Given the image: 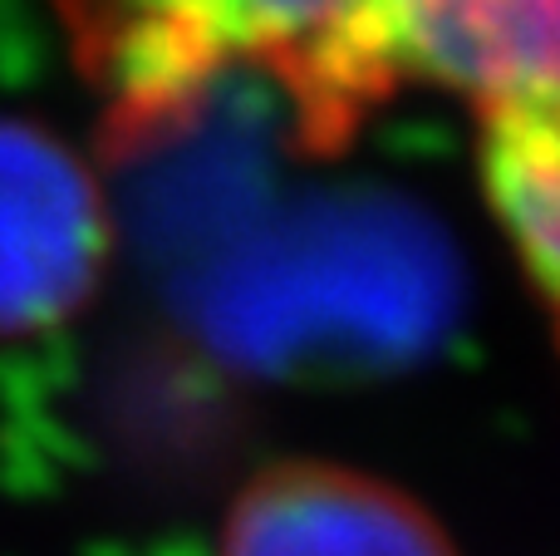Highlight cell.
I'll list each match as a JSON object with an SVG mask.
<instances>
[{
  "label": "cell",
  "mask_w": 560,
  "mask_h": 556,
  "mask_svg": "<svg viewBox=\"0 0 560 556\" xmlns=\"http://www.w3.org/2000/svg\"><path fill=\"white\" fill-rule=\"evenodd\" d=\"M463 271L438 222L398 197H319L252 222L183 271L202 340L246 370L423 360L457 321Z\"/></svg>",
  "instance_id": "cell-1"
},
{
  "label": "cell",
  "mask_w": 560,
  "mask_h": 556,
  "mask_svg": "<svg viewBox=\"0 0 560 556\" xmlns=\"http://www.w3.org/2000/svg\"><path fill=\"white\" fill-rule=\"evenodd\" d=\"M118 148L252 69L285 94L305 148H339L398 84L394 0H65Z\"/></svg>",
  "instance_id": "cell-2"
},
{
  "label": "cell",
  "mask_w": 560,
  "mask_h": 556,
  "mask_svg": "<svg viewBox=\"0 0 560 556\" xmlns=\"http://www.w3.org/2000/svg\"><path fill=\"white\" fill-rule=\"evenodd\" d=\"M94 177L49 128L0 114V345L59 331L104 266Z\"/></svg>",
  "instance_id": "cell-3"
},
{
  "label": "cell",
  "mask_w": 560,
  "mask_h": 556,
  "mask_svg": "<svg viewBox=\"0 0 560 556\" xmlns=\"http://www.w3.org/2000/svg\"><path fill=\"white\" fill-rule=\"evenodd\" d=\"M222 556H457L398 488L335 463H280L242 488Z\"/></svg>",
  "instance_id": "cell-4"
},
{
  "label": "cell",
  "mask_w": 560,
  "mask_h": 556,
  "mask_svg": "<svg viewBox=\"0 0 560 556\" xmlns=\"http://www.w3.org/2000/svg\"><path fill=\"white\" fill-rule=\"evenodd\" d=\"M398 69L482 108L560 94V0H394Z\"/></svg>",
  "instance_id": "cell-5"
},
{
  "label": "cell",
  "mask_w": 560,
  "mask_h": 556,
  "mask_svg": "<svg viewBox=\"0 0 560 556\" xmlns=\"http://www.w3.org/2000/svg\"><path fill=\"white\" fill-rule=\"evenodd\" d=\"M482 173L526 271L560 315V94L487 108Z\"/></svg>",
  "instance_id": "cell-6"
}]
</instances>
